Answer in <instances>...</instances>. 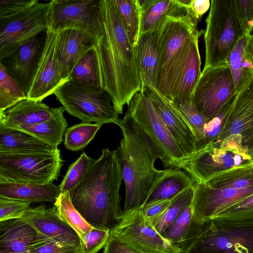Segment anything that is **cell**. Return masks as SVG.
I'll return each instance as SVG.
<instances>
[{
    "mask_svg": "<svg viewBox=\"0 0 253 253\" xmlns=\"http://www.w3.org/2000/svg\"><path fill=\"white\" fill-rule=\"evenodd\" d=\"M103 32L94 47L102 88L118 114L142 90L136 47L130 42L113 0H102Z\"/></svg>",
    "mask_w": 253,
    "mask_h": 253,
    "instance_id": "6da1fadb",
    "label": "cell"
},
{
    "mask_svg": "<svg viewBox=\"0 0 253 253\" xmlns=\"http://www.w3.org/2000/svg\"><path fill=\"white\" fill-rule=\"evenodd\" d=\"M123 180L117 150H102L85 176L70 193L71 202L92 227L111 229L122 214L120 189Z\"/></svg>",
    "mask_w": 253,
    "mask_h": 253,
    "instance_id": "7a4b0ae2",
    "label": "cell"
},
{
    "mask_svg": "<svg viewBox=\"0 0 253 253\" xmlns=\"http://www.w3.org/2000/svg\"><path fill=\"white\" fill-rule=\"evenodd\" d=\"M123 137L116 149L120 159L126 188L123 212L142 207L150 191L165 170L154 166L160 159L166 167L167 159L159 147L126 110L117 125Z\"/></svg>",
    "mask_w": 253,
    "mask_h": 253,
    "instance_id": "3957f363",
    "label": "cell"
},
{
    "mask_svg": "<svg viewBox=\"0 0 253 253\" xmlns=\"http://www.w3.org/2000/svg\"><path fill=\"white\" fill-rule=\"evenodd\" d=\"M204 33V68L226 63L227 57L245 35L235 0H212Z\"/></svg>",
    "mask_w": 253,
    "mask_h": 253,
    "instance_id": "277c9868",
    "label": "cell"
},
{
    "mask_svg": "<svg viewBox=\"0 0 253 253\" xmlns=\"http://www.w3.org/2000/svg\"><path fill=\"white\" fill-rule=\"evenodd\" d=\"M185 253H253V220L205 222Z\"/></svg>",
    "mask_w": 253,
    "mask_h": 253,
    "instance_id": "5b68a950",
    "label": "cell"
},
{
    "mask_svg": "<svg viewBox=\"0 0 253 253\" xmlns=\"http://www.w3.org/2000/svg\"><path fill=\"white\" fill-rule=\"evenodd\" d=\"M63 164L59 149L53 153L0 154V182L52 183Z\"/></svg>",
    "mask_w": 253,
    "mask_h": 253,
    "instance_id": "8992f818",
    "label": "cell"
},
{
    "mask_svg": "<svg viewBox=\"0 0 253 253\" xmlns=\"http://www.w3.org/2000/svg\"><path fill=\"white\" fill-rule=\"evenodd\" d=\"M54 94L64 110L82 122H95L101 125L114 123L120 119L110 95L106 91H89L69 80L60 85Z\"/></svg>",
    "mask_w": 253,
    "mask_h": 253,
    "instance_id": "52a82bcc",
    "label": "cell"
},
{
    "mask_svg": "<svg viewBox=\"0 0 253 253\" xmlns=\"http://www.w3.org/2000/svg\"><path fill=\"white\" fill-rule=\"evenodd\" d=\"M237 94L226 62L203 69L193 93L192 101L208 122L220 113Z\"/></svg>",
    "mask_w": 253,
    "mask_h": 253,
    "instance_id": "ba28073f",
    "label": "cell"
},
{
    "mask_svg": "<svg viewBox=\"0 0 253 253\" xmlns=\"http://www.w3.org/2000/svg\"><path fill=\"white\" fill-rule=\"evenodd\" d=\"M110 234L138 253H182L155 229L140 208L123 212Z\"/></svg>",
    "mask_w": 253,
    "mask_h": 253,
    "instance_id": "9c48e42d",
    "label": "cell"
},
{
    "mask_svg": "<svg viewBox=\"0 0 253 253\" xmlns=\"http://www.w3.org/2000/svg\"><path fill=\"white\" fill-rule=\"evenodd\" d=\"M48 24L52 32L80 29L97 40L103 32L102 0H51Z\"/></svg>",
    "mask_w": 253,
    "mask_h": 253,
    "instance_id": "30bf717a",
    "label": "cell"
},
{
    "mask_svg": "<svg viewBox=\"0 0 253 253\" xmlns=\"http://www.w3.org/2000/svg\"><path fill=\"white\" fill-rule=\"evenodd\" d=\"M201 30L179 51L170 63L160 92L171 100L190 98L202 72L199 39Z\"/></svg>",
    "mask_w": 253,
    "mask_h": 253,
    "instance_id": "8fae6325",
    "label": "cell"
},
{
    "mask_svg": "<svg viewBox=\"0 0 253 253\" xmlns=\"http://www.w3.org/2000/svg\"><path fill=\"white\" fill-rule=\"evenodd\" d=\"M127 110L163 152L169 167L185 170L187 160L158 114L150 98L143 90L134 95L127 105Z\"/></svg>",
    "mask_w": 253,
    "mask_h": 253,
    "instance_id": "7c38bea8",
    "label": "cell"
},
{
    "mask_svg": "<svg viewBox=\"0 0 253 253\" xmlns=\"http://www.w3.org/2000/svg\"><path fill=\"white\" fill-rule=\"evenodd\" d=\"M48 3H38L0 19V58L48 28Z\"/></svg>",
    "mask_w": 253,
    "mask_h": 253,
    "instance_id": "4fadbf2b",
    "label": "cell"
},
{
    "mask_svg": "<svg viewBox=\"0 0 253 253\" xmlns=\"http://www.w3.org/2000/svg\"><path fill=\"white\" fill-rule=\"evenodd\" d=\"M47 30L42 32L0 58V64L17 81L27 95L42 54Z\"/></svg>",
    "mask_w": 253,
    "mask_h": 253,
    "instance_id": "5bb4252c",
    "label": "cell"
},
{
    "mask_svg": "<svg viewBox=\"0 0 253 253\" xmlns=\"http://www.w3.org/2000/svg\"><path fill=\"white\" fill-rule=\"evenodd\" d=\"M253 194V186L244 189L216 188L196 182L192 206L194 218L204 223L221 211Z\"/></svg>",
    "mask_w": 253,
    "mask_h": 253,
    "instance_id": "9a60e30c",
    "label": "cell"
},
{
    "mask_svg": "<svg viewBox=\"0 0 253 253\" xmlns=\"http://www.w3.org/2000/svg\"><path fill=\"white\" fill-rule=\"evenodd\" d=\"M142 90L150 98L158 114L188 163L196 154V140L190 126L174 103L156 88L150 85H143Z\"/></svg>",
    "mask_w": 253,
    "mask_h": 253,
    "instance_id": "2e32d148",
    "label": "cell"
},
{
    "mask_svg": "<svg viewBox=\"0 0 253 253\" xmlns=\"http://www.w3.org/2000/svg\"><path fill=\"white\" fill-rule=\"evenodd\" d=\"M39 234L63 247L82 249L78 234L58 215L54 206L30 207L20 218Z\"/></svg>",
    "mask_w": 253,
    "mask_h": 253,
    "instance_id": "e0dca14e",
    "label": "cell"
},
{
    "mask_svg": "<svg viewBox=\"0 0 253 253\" xmlns=\"http://www.w3.org/2000/svg\"><path fill=\"white\" fill-rule=\"evenodd\" d=\"M58 35L48 29L44 48L27 99L42 101L64 83L57 60Z\"/></svg>",
    "mask_w": 253,
    "mask_h": 253,
    "instance_id": "ac0fdd59",
    "label": "cell"
},
{
    "mask_svg": "<svg viewBox=\"0 0 253 253\" xmlns=\"http://www.w3.org/2000/svg\"><path fill=\"white\" fill-rule=\"evenodd\" d=\"M97 40L80 29H68L58 33L57 55L61 78L65 83L82 56L93 48Z\"/></svg>",
    "mask_w": 253,
    "mask_h": 253,
    "instance_id": "d6986e66",
    "label": "cell"
},
{
    "mask_svg": "<svg viewBox=\"0 0 253 253\" xmlns=\"http://www.w3.org/2000/svg\"><path fill=\"white\" fill-rule=\"evenodd\" d=\"M48 239L20 218L0 221V253H29Z\"/></svg>",
    "mask_w": 253,
    "mask_h": 253,
    "instance_id": "ffe728a7",
    "label": "cell"
},
{
    "mask_svg": "<svg viewBox=\"0 0 253 253\" xmlns=\"http://www.w3.org/2000/svg\"><path fill=\"white\" fill-rule=\"evenodd\" d=\"M55 108L50 107L42 101L27 98L0 112V126L15 128L37 124L49 119Z\"/></svg>",
    "mask_w": 253,
    "mask_h": 253,
    "instance_id": "44dd1931",
    "label": "cell"
},
{
    "mask_svg": "<svg viewBox=\"0 0 253 253\" xmlns=\"http://www.w3.org/2000/svg\"><path fill=\"white\" fill-rule=\"evenodd\" d=\"M196 181L182 169H166L150 191L143 206L162 200L171 199L185 190L194 186Z\"/></svg>",
    "mask_w": 253,
    "mask_h": 253,
    "instance_id": "7402d4cb",
    "label": "cell"
},
{
    "mask_svg": "<svg viewBox=\"0 0 253 253\" xmlns=\"http://www.w3.org/2000/svg\"><path fill=\"white\" fill-rule=\"evenodd\" d=\"M58 149L27 132L0 126V154L53 153Z\"/></svg>",
    "mask_w": 253,
    "mask_h": 253,
    "instance_id": "603a6c76",
    "label": "cell"
},
{
    "mask_svg": "<svg viewBox=\"0 0 253 253\" xmlns=\"http://www.w3.org/2000/svg\"><path fill=\"white\" fill-rule=\"evenodd\" d=\"M59 186L47 184L0 182V197L31 203L45 202L54 204L60 194Z\"/></svg>",
    "mask_w": 253,
    "mask_h": 253,
    "instance_id": "cb8c5ba5",
    "label": "cell"
},
{
    "mask_svg": "<svg viewBox=\"0 0 253 253\" xmlns=\"http://www.w3.org/2000/svg\"><path fill=\"white\" fill-rule=\"evenodd\" d=\"M204 223L194 218L191 204L167 229L163 237L185 253L196 240Z\"/></svg>",
    "mask_w": 253,
    "mask_h": 253,
    "instance_id": "d4e9b609",
    "label": "cell"
},
{
    "mask_svg": "<svg viewBox=\"0 0 253 253\" xmlns=\"http://www.w3.org/2000/svg\"><path fill=\"white\" fill-rule=\"evenodd\" d=\"M250 35H245L239 41L228 54L226 60L237 93L253 79V61L248 47Z\"/></svg>",
    "mask_w": 253,
    "mask_h": 253,
    "instance_id": "484cf974",
    "label": "cell"
},
{
    "mask_svg": "<svg viewBox=\"0 0 253 253\" xmlns=\"http://www.w3.org/2000/svg\"><path fill=\"white\" fill-rule=\"evenodd\" d=\"M136 49L143 85H150L156 88L159 56L154 31L141 34Z\"/></svg>",
    "mask_w": 253,
    "mask_h": 253,
    "instance_id": "4316f807",
    "label": "cell"
},
{
    "mask_svg": "<svg viewBox=\"0 0 253 253\" xmlns=\"http://www.w3.org/2000/svg\"><path fill=\"white\" fill-rule=\"evenodd\" d=\"M64 111L63 107L55 108L53 115L47 120L32 126H17L14 129L27 132L57 149L68 126L64 116Z\"/></svg>",
    "mask_w": 253,
    "mask_h": 253,
    "instance_id": "83f0119b",
    "label": "cell"
},
{
    "mask_svg": "<svg viewBox=\"0 0 253 253\" xmlns=\"http://www.w3.org/2000/svg\"><path fill=\"white\" fill-rule=\"evenodd\" d=\"M69 80L89 91L100 92L104 90L101 86L94 47L80 59L71 73Z\"/></svg>",
    "mask_w": 253,
    "mask_h": 253,
    "instance_id": "f1b7e54d",
    "label": "cell"
},
{
    "mask_svg": "<svg viewBox=\"0 0 253 253\" xmlns=\"http://www.w3.org/2000/svg\"><path fill=\"white\" fill-rule=\"evenodd\" d=\"M127 37L134 47L141 34L142 11L139 0H113Z\"/></svg>",
    "mask_w": 253,
    "mask_h": 253,
    "instance_id": "f546056e",
    "label": "cell"
},
{
    "mask_svg": "<svg viewBox=\"0 0 253 253\" xmlns=\"http://www.w3.org/2000/svg\"><path fill=\"white\" fill-rule=\"evenodd\" d=\"M139 2L142 11L141 34L152 31L162 18L180 5L179 0H139Z\"/></svg>",
    "mask_w": 253,
    "mask_h": 253,
    "instance_id": "4dcf8cb0",
    "label": "cell"
},
{
    "mask_svg": "<svg viewBox=\"0 0 253 253\" xmlns=\"http://www.w3.org/2000/svg\"><path fill=\"white\" fill-rule=\"evenodd\" d=\"M193 196L194 186L187 188L176 196L163 212L149 220L163 237L167 229L185 209L192 204Z\"/></svg>",
    "mask_w": 253,
    "mask_h": 253,
    "instance_id": "1f68e13d",
    "label": "cell"
},
{
    "mask_svg": "<svg viewBox=\"0 0 253 253\" xmlns=\"http://www.w3.org/2000/svg\"><path fill=\"white\" fill-rule=\"evenodd\" d=\"M59 218L70 226L79 235L82 244L85 236L93 228L74 207L69 192L61 193L53 204Z\"/></svg>",
    "mask_w": 253,
    "mask_h": 253,
    "instance_id": "d6a6232c",
    "label": "cell"
},
{
    "mask_svg": "<svg viewBox=\"0 0 253 253\" xmlns=\"http://www.w3.org/2000/svg\"><path fill=\"white\" fill-rule=\"evenodd\" d=\"M102 126L96 123L82 122L67 128L64 140L65 148L72 151L83 149L94 138Z\"/></svg>",
    "mask_w": 253,
    "mask_h": 253,
    "instance_id": "836d02e7",
    "label": "cell"
},
{
    "mask_svg": "<svg viewBox=\"0 0 253 253\" xmlns=\"http://www.w3.org/2000/svg\"><path fill=\"white\" fill-rule=\"evenodd\" d=\"M27 98L17 81L0 64V112Z\"/></svg>",
    "mask_w": 253,
    "mask_h": 253,
    "instance_id": "e575fe53",
    "label": "cell"
},
{
    "mask_svg": "<svg viewBox=\"0 0 253 253\" xmlns=\"http://www.w3.org/2000/svg\"><path fill=\"white\" fill-rule=\"evenodd\" d=\"M171 101L191 128L196 143L201 141L204 137L205 126L207 122L194 105L192 96Z\"/></svg>",
    "mask_w": 253,
    "mask_h": 253,
    "instance_id": "d590c367",
    "label": "cell"
},
{
    "mask_svg": "<svg viewBox=\"0 0 253 253\" xmlns=\"http://www.w3.org/2000/svg\"><path fill=\"white\" fill-rule=\"evenodd\" d=\"M94 161V159L83 152L79 158L69 167L59 186L61 193L66 192L70 193L75 189L83 179Z\"/></svg>",
    "mask_w": 253,
    "mask_h": 253,
    "instance_id": "8d00e7d4",
    "label": "cell"
},
{
    "mask_svg": "<svg viewBox=\"0 0 253 253\" xmlns=\"http://www.w3.org/2000/svg\"><path fill=\"white\" fill-rule=\"evenodd\" d=\"M212 219L253 220V194L221 211Z\"/></svg>",
    "mask_w": 253,
    "mask_h": 253,
    "instance_id": "74e56055",
    "label": "cell"
},
{
    "mask_svg": "<svg viewBox=\"0 0 253 253\" xmlns=\"http://www.w3.org/2000/svg\"><path fill=\"white\" fill-rule=\"evenodd\" d=\"M30 203L0 197V221L21 218L31 207Z\"/></svg>",
    "mask_w": 253,
    "mask_h": 253,
    "instance_id": "f35d334b",
    "label": "cell"
},
{
    "mask_svg": "<svg viewBox=\"0 0 253 253\" xmlns=\"http://www.w3.org/2000/svg\"><path fill=\"white\" fill-rule=\"evenodd\" d=\"M110 237V229L93 228L82 244L83 253H97L104 248Z\"/></svg>",
    "mask_w": 253,
    "mask_h": 253,
    "instance_id": "ab89813d",
    "label": "cell"
},
{
    "mask_svg": "<svg viewBox=\"0 0 253 253\" xmlns=\"http://www.w3.org/2000/svg\"><path fill=\"white\" fill-rule=\"evenodd\" d=\"M238 16L245 35L253 30V0H235Z\"/></svg>",
    "mask_w": 253,
    "mask_h": 253,
    "instance_id": "60d3db41",
    "label": "cell"
},
{
    "mask_svg": "<svg viewBox=\"0 0 253 253\" xmlns=\"http://www.w3.org/2000/svg\"><path fill=\"white\" fill-rule=\"evenodd\" d=\"M38 3V0H0V19L15 15Z\"/></svg>",
    "mask_w": 253,
    "mask_h": 253,
    "instance_id": "b9f144b4",
    "label": "cell"
},
{
    "mask_svg": "<svg viewBox=\"0 0 253 253\" xmlns=\"http://www.w3.org/2000/svg\"><path fill=\"white\" fill-rule=\"evenodd\" d=\"M29 253H83L82 249L63 247L48 239L33 249Z\"/></svg>",
    "mask_w": 253,
    "mask_h": 253,
    "instance_id": "7bdbcfd3",
    "label": "cell"
},
{
    "mask_svg": "<svg viewBox=\"0 0 253 253\" xmlns=\"http://www.w3.org/2000/svg\"><path fill=\"white\" fill-rule=\"evenodd\" d=\"M172 200L173 199L160 201L140 208L145 217L150 220L163 212Z\"/></svg>",
    "mask_w": 253,
    "mask_h": 253,
    "instance_id": "ee69618b",
    "label": "cell"
},
{
    "mask_svg": "<svg viewBox=\"0 0 253 253\" xmlns=\"http://www.w3.org/2000/svg\"><path fill=\"white\" fill-rule=\"evenodd\" d=\"M103 253H138L122 244L116 238L111 236L104 248Z\"/></svg>",
    "mask_w": 253,
    "mask_h": 253,
    "instance_id": "f6af8a7d",
    "label": "cell"
},
{
    "mask_svg": "<svg viewBox=\"0 0 253 253\" xmlns=\"http://www.w3.org/2000/svg\"><path fill=\"white\" fill-rule=\"evenodd\" d=\"M211 7L210 0H191L190 8L197 20L200 22L203 15Z\"/></svg>",
    "mask_w": 253,
    "mask_h": 253,
    "instance_id": "bcb514c9",
    "label": "cell"
},
{
    "mask_svg": "<svg viewBox=\"0 0 253 253\" xmlns=\"http://www.w3.org/2000/svg\"><path fill=\"white\" fill-rule=\"evenodd\" d=\"M249 50L253 61V35H251L249 39Z\"/></svg>",
    "mask_w": 253,
    "mask_h": 253,
    "instance_id": "7dc6e473",
    "label": "cell"
}]
</instances>
